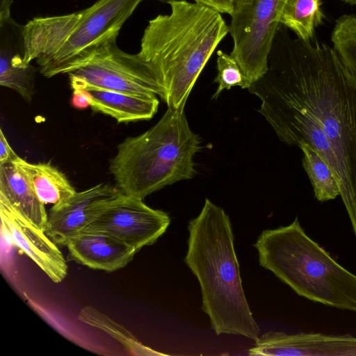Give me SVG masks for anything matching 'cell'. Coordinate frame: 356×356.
<instances>
[{
  "label": "cell",
  "instance_id": "17",
  "mask_svg": "<svg viewBox=\"0 0 356 356\" xmlns=\"http://www.w3.org/2000/svg\"><path fill=\"white\" fill-rule=\"evenodd\" d=\"M0 195L18 213L44 231L48 221L44 204L25 173L13 161L0 164Z\"/></svg>",
  "mask_w": 356,
  "mask_h": 356
},
{
  "label": "cell",
  "instance_id": "2",
  "mask_svg": "<svg viewBox=\"0 0 356 356\" xmlns=\"http://www.w3.org/2000/svg\"><path fill=\"white\" fill-rule=\"evenodd\" d=\"M169 15L149 21L138 54L163 90L168 108H184L199 75L229 26L221 13L186 0H170Z\"/></svg>",
  "mask_w": 356,
  "mask_h": 356
},
{
  "label": "cell",
  "instance_id": "21",
  "mask_svg": "<svg viewBox=\"0 0 356 356\" xmlns=\"http://www.w3.org/2000/svg\"><path fill=\"white\" fill-rule=\"evenodd\" d=\"M299 147L303 152L302 165L313 186L315 197L325 202L340 196L332 172L316 151L305 143H302Z\"/></svg>",
  "mask_w": 356,
  "mask_h": 356
},
{
  "label": "cell",
  "instance_id": "10",
  "mask_svg": "<svg viewBox=\"0 0 356 356\" xmlns=\"http://www.w3.org/2000/svg\"><path fill=\"white\" fill-rule=\"evenodd\" d=\"M120 193L115 186L106 183L76 192L63 205L51 207L45 234L57 245L67 246Z\"/></svg>",
  "mask_w": 356,
  "mask_h": 356
},
{
  "label": "cell",
  "instance_id": "23",
  "mask_svg": "<svg viewBox=\"0 0 356 356\" xmlns=\"http://www.w3.org/2000/svg\"><path fill=\"white\" fill-rule=\"evenodd\" d=\"M217 70L214 82L218 86L212 99H217L224 89L229 90L234 86L249 89L252 86L233 56L221 50L217 51Z\"/></svg>",
  "mask_w": 356,
  "mask_h": 356
},
{
  "label": "cell",
  "instance_id": "19",
  "mask_svg": "<svg viewBox=\"0 0 356 356\" xmlns=\"http://www.w3.org/2000/svg\"><path fill=\"white\" fill-rule=\"evenodd\" d=\"M321 0H286L280 23L293 31L297 38L311 41L315 29L323 23Z\"/></svg>",
  "mask_w": 356,
  "mask_h": 356
},
{
  "label": "cell",
  "instance_id": "28",
  "mask_svg": "<svg viewBox=\"0 0 356 356\" xmlns=\"http://www.w3.org/2000/svg\"><path fill=\"white\" fill-rule=\"evenodd\" d=\"M349 5H356V0H340Z\"/></svg>",
  "mask_w": 356,
  "mask_h": 356
},
{
  "label": "cell",
  "instance_id": "27",
  "mask_svg": "<svg viewBox=\"0 0 356 356\" xmlns=\"http://www.w3.org/2000/svg\"><path fill=\"white\" fill-rule=\"evenodd\" d=\"M13 0H0V22L10 17V7Z\"/></svg>",
  "mask_w": 356,
  "mask_h": 356
},
{
  "label": "cell",
  "instance_id": "15",
  "mask_svg": "<svg viewBox=\"0 0 356 356\" xmlns=\"http://www.w3.org/2000/svg\"><path fill=\"white\" fill-rule=\"evenodd\" d=\"M82 11L69 15L35 17L23 28L25 60L33 59L40 67L60 49L81 17Z\"/></svg>",
  "mask_w": 356,
  "mask_h": 356
},
{
  "label": "cell",
  "instance_id": "12",
  "mask_svg": "<svg viewBox=\"0 0 356 356\" xmlns=\"http://www.w3.org/2000/svg\"><path fill=\"white\" fill-rule=\"evenodd\" d=\"M251 356H356V337L267 332L248 350Z\"/></svg>",
  "mask_w": 356,
  "mask_h": 356
},
{
  "label": "cell",
  "instance_id": "13",
  "mask_svg": "<svg viewBox=\"0 0 356 356\" xmlns=\"http://www.w3.org/2000/svg\"><path fill=\"white\" fill-rule=\"evenodd\" d=\"M23 28L11 17L0 23V85L31 102L35 70L25 60Z\"/></svg>",
  "mask_w": 356,
  "mask_h": 356
},
{
  "label": "cell",
  "instance_id": "14",
  "mask_svg": "<svg viewBox=\"0 0 356 356\" xmlns=\"http://www.w3.org/2000/svg\"><path fill=\"white\" fill-rule=\"evenodd\" d=\"M68 259L92 269L112 272L124 267L137 251L105 233L83 232L67 245Z\"/></svg>",
  "mask_w": 356,
  "mask_h": 356
},
{
  "label": "cell",
  "instance_id": "8",
  "mask_svg": "<svg viewBox=\"0 0 356 356\" xmlns=\"http://www.w3.org/2000/svg\"><path fill=\"white\" fill-rule=\"evenodd\" d=\"M142 0H98L81 10L80 19L69 37L40 72L47 78L60 73L78 56L113 36Z\"/></svg>",
  "mask_w": 356,
  "mask_h": 356
},
{
  "label": "cell",
  "instance_id": "3",
  "mask_svg": "<svg viewBox=\"0 0 356 356\" xmlns=\"http://www.w3.org/2000/svg\"><path fill=\"white\" fill-rule=\"evenodd\" d=\"M188 229L184 262L200 283L202 309L212 329L217 335H241L257 341L260 329L243 291L229 216L207 198Z\"/></svg>",
  "mask_w": 356,
  "mask_h": 356
},
{
  "label": "cell",
  "instance_id": "25",
  "mask_svg": "<svg viewBox=\"0 0 356 356\" xmlns=\"http://www.w3.org/2000/svg\"><path fill=\"white\" fill-rule=\"evenodd\" d=\"M236 0H194L195 2L210 7L220 13L229 15L233 13Z\"/></svg>",
  "mask_w": 356,
  "mask_h": 356
},
{
  "label": "cell",
  "instance_id": "5",
  "mask_svg": "<svg viewBox=\"0 0 356 356\" xmlns=\"http://www.w3.org/2000/svg\"><path fill=\"white\" fill-rule=\"evenodd\" d=\"M254 246L259 263L299 296L356 312V275L309 237L296 218L263 231Z\"/></svg>",
  "mask_w": 356,
  "mask_h": 356
},
{
  "label": "cell",
  "instance_id": "24",
  "mask_svg": "<svg viewBox=\"0 0 356 356\" xmlns=\"http://www.w3.org/2000/svg\"><path fill=\"white\" fill-rule=\"evenodd\" d=\"M72 95L71 99L72 106L76 109H85L90 107L92 102V97L90 92L85 88H72Z\"/></svg>",
  "mask_w": 356,
  "mask_h": 356
},
{
  "label": "cell",
  "instance_id": "26",
  "mask_svg": "<svg viewBox=\"0 0 356 356\" xmlns=\"http://www.w3.org/2000/svg\"><path fill=\"white\" fill-rule=\"evenodd\" d=\"M18 155L13 151L8 141L0 129V164L13 161Z\"/></svg>",
  "mask_w": 356,
  "mask_h": 356
},
{
  "label": "cell",
  "instance_id": "9",
  "mask_svg": "<svg viewBox=\"0 0 356 356\" xmlns=\"http://www.w3.org/2000/svg\"><path fill=\"white\" fill-rule=\"evenodd\" d=\"M170 223V218L165 211L149 207L143 199L120 193L83 232L107 234L138 252L144 246L155 243Z\"/></svg>",
  "mask_w": 356,
  "mask_h": 356
},
{
  "label": "cell",
  "instance_id": "29",
  "mask_svg": "<svg viewBox=\"0 0 356 356\" xmlns=\"http://www.w3.org/2000/svg\"><path fill=\"white\" fill-rule=\"evenodd\" d=\"M159 1H167L168 2V1H169L170 0H159Z\"/></svg>",
  "mask_w": 356,
  "mask_h": 356
},
{
  "label": "cell",
  "instance_id": "22",
  "mask_svg": "<svg viewBox=\"0 0 356 356\" xmlns=\"http://www.w3.org/2000/svg\"><path fill=\"white\" fill-rule=\"evenodd\" d=\"M331 41L338 57L356 82L355 15H343L335 21Z\"/></svg>",
  "mask_w": 356,
  "mask_h": 356
},
{
  "label": "cell",
  "instance_id": "18",
  "mask_svg": "<svg viewBox=\"0 0 356 356\" xmlns=\"http://www.w3.org/2000/svg\"><path fill=\"white\" fill-rule=\"evenodd\" d=\"M13 162L25 173L44 204L61 206L76 192L65 175L49 163H29L19 156Z\"/></svg>",
  "mask_w": 356,
  "mask_h": 356
},
{
  "label": "cell",
  "instance_id": "16",
  "mask_svg": "<svg viewBox=\"0 0 356 356\" xmlns=\"http://www.w3.org/2000/svg\"><path fill=\"white\" fill-rule=\"evenodd\" d=\"M92 97L91 109L113 118L118 123L152 119L158 110L159 101L154 94H134L113 90L88 87Z\"/></svg>",
  "mask_w": 356,
  "mask_h": 356
},
{
  "label": "cell",
  "instance_id": "6",
  "mask_svg": "<svg viewBox=\"0 0 356 356\" xmlns=\"http://www.w3.org/2000/svg\"><path fill=\"white\" fill-rule=\"evenodd\" d=\"M111 37L86 51L64 67L72 88L95 87L134 94H154L163 90L138 54L122 51Z\"/></svg>",
  "mask_w": 356,
  "mask_h": 356
},
{
  "label": "cell",
  "instance_id": "11",
  "mask_svg": "<svg viewBox=\"0 0 356 356\" xmlns=\"http://www.w3.org/2000/svg\"><path fill=\"white\" fill-rule=\"evenodd\" d=\"M1 225L13 243L29 257L54 282L67 275V266L57 245L44 231L14 209L0 195Z\"/></svg>",
  "mask_w": 356,
  "mask_h": 356
},
{
  "label": "cell",
  "instance_id": "7",
  "mask_svg": "<svg viewBox=\"0 0 356 356\" xmlns=\"http://www.w3.org/2000/svg\"><path fill=\"white\" fill-rule=\"evenodd\" d=\"M286 1H236L228 26L234 43L230 54L252 84L268 70L269 54Z\"/></svg>",
  "mask_w": 356,
  "mask_h": 356
},
{
  "label": "cell",
  "instance_id": "20",
  "mask_svg": "<svg viewBox=\"0 0 356 356\" xmlns=\"http://www.w3.org/2000/svg\"><path fill=\"white\" fill-rule=\"evenodd\" d=\"M78 319L105 332L120 342L131 355L140 356L165 355L143 345L124 326L115 323L91 306L83 307L78 315Z\"/></svg>",
  "mask_w": 356,
  "mask_h": 356
},
{
  "label": "cell",
  "instance_id": "4",
  "mask_svg": "<svg viewBox=\"0 0 356 356\" xmlns=\"http://www.w3.org/2000/svg\"><path fill=\"white\" fill-rule=\"evenodd\" d=\"M202 148L184 108H168L152 127L118 145L108 169L121 193L143 200L168 185L192 179L197 174L193 157Z\"/></svg>",
  "mask_w": 356,
  "mask_h": 356
},
{
  "label": "cell",
  "instance_id": "1",
  "mask_svg": "<svg viewBox=\"0 0 356 356\" xmlns=\"http://www.w3.org/2000/svg\"><path fill=\"white\" fill-rule=\"evenodd\" d=\"M248 90L282 142L308 144L330 168L356 236V82L333 47L280 24L268 70Z\"/></svg>",
  "mask_w": 356,
  "mask_h": 356
}]
</instances>
